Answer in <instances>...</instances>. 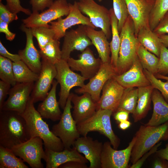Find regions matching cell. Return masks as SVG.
Here are the masks:
<instances>
[{
  "label": "cell",
  "instance_id": "obj_46",
  "mask_svg": "<svg viewBox=\"0 0 168 168\" xmlns=\"http://www.w3.org/2000/svg\"><path fill=\"white\" fill-rule=\"evenodd\" d=\"M53 0H30L33 12L42 11L47 7H49L53 4Z\"/></svg>",
  "mask_w": 168,
  "mask_h": 168
},
{
  "label": "cell",
  "instance_id": "obj_56",
  "mask_svg": "<svg viewBox=\"0 0 168 168\" xmlns=\"http://www.w3.org/2000/svg\"><path fill=\"white\" fill-rule=\"evenodd\" d=\"M155 76L156 78L159 79H162L168 81V77L157 73Z\"/></svg>",
  "mask_w": 168,
  "mask_h": 168
},
{
  "label": "cell",
  "instance_id": "obj_31",
  "mask_svg": "<svg viewBox=\"0 0 168 168\" xmlns=\"http://www.w3.org/2000/svg\"><path fill=\"white\" fill-rule=\"evenodd\" d=\"M137 54L143 69L154 75L157 73L159 58L147 50L139 42Z\"/></svg>",
  "mask_w": 168,
  "mask_h": 168
},
{
  "label": "cell",
  "instance_id": "obj_47",
  "mask_svg": "<svg viewBox=\"0 0 168 168\" xmlns=\"http://www.w3.org/2000/svg\"><path fill=\"white\" fill-rule=\"evenodd\" d=\"M12 86L5 82L0 81V111L2 110L7 95Z\"/></svg>",
  "mask_w": 168,
  "mask_h": 168
},
{
  "label": "cell",
  "instance_id": "obj_27",
  "mask_svg": "<svg viewBox=\"0 0 168 168\" xmlns=\"http://www.w3.org/2000/svg\"><path fill=\"white\" fill-rule=\"evenodd\" d=\"M86 31L88 36L96 47L99 58L103 63L110 62L111 51L110 43L104 32L101 30L97 31L87 26H86Z\"/></svg>",
  "mask_w": 168,
  "mask_h": 168
},
{
  "label": "cell",
  "instance_id": "obj_4",
  "mask_svg": "<svg viewBox=\"0 0 168 168\" xmlns=\"http://www.w3.org/2000/svg\"><path fill=\"white\" fill-rule=\"evenodd\" d=\"M120 44L117 66L116 75L122 74L132 66L137 57L139 42L135 34L133 21L129 15L120 33Z\"/></svg>",
  "mask_w": 168,
  "mask_h": 168
},
{
  "label": "cell",
  "instance_id": "obj_26",
  "mask_svg": "<svg viewBox=\"0 0 168 168\" xmlns=\"http://www.w3.org/2000/svg\"><path fill=\"white\" fill-rule=\"evenodd\" d=\"M152 101L153 104V111L151 117L147 125L156 126L168 121V103L165 100L161 92L157 89H153Z\"/></svg>",
  "mask_w": 168,
  "mask_h": 168
},
{
  "label": "cell",
  "instance_id": "obj_15",
  "mask_svg": "<svg viewBox=\"0 0 168 168\" xmlns=\"http://www.w3.org/2000/svg\"><path fill=\"white\" fill-rule=\"evenodd\" d=\"M42 68L38 78L34 83L30 95L34 103L43 101L46 97L52 86L57 74L55 65L41 59Z\"/></svg>",
  "mask_w": 168,
  "mask_h": 168
},
{
  "label": "cell",
  "instance_id": "obj_21",
  "mask_svg": "<svg viewBox=\"0 0 168 168\" xmlns=\"http://www.w3.org/2000/svg\"><path fill=\"white\" fill-rule=\"evenodd\" d=\"M113 78L125 88H138L151 85L138 56L129 69L122 74L114 76Z\"/></svg>",
  "mask_w": 168,
  "mask_h": 168
},
{
  "label": "cell",
  "instance_id": "obj_19",
  "mask_svg": "<svg viewBox=\"0 0 168 168\" xmlns=\"http://www.w3.org/2000/svg\"><path fill=\"white\" fill-rule=\"evenodd\" d=\"M129 15L134 23L136 36L143 27H150L149 18L152 0H125Z\"/></svg>",
  "mask_w": 168,
  "mask_h": 168
},
{
  "label": "cell",
  "instance_id": "obj_17",
  "mask_svg": "<svg viewBox=\"0 0 168 168\" xmlns=\"http://www.w3.org/2000/svg\"><path fill=\"white\" fill-rule=\"evenodd\" d=\"M67 61L72 71H79L86 80H89L94 76L103 63L99 58L95 57L89 47L81 52L78 59H75L70 57Z\"/></svg>",
  "mask_w": 168,
  "mask_h": 168
},
{
  "label": "cell",
  "instance_id": "obj_30",
  "mask_svg": "<svg viewBox=\"0 0 168 168\" xmlns=\"http://www.w3.org/2000/svg\"><path fill=\"white\" fill-rule=\"evenodd\" d=\"M111 17L112 40L110 43L111 51L110 63L116 70L119 57L120 46V33L118 28V20L116 17L113 8L109 10Z\"/></svg>",
  "mask_w": 168,
  "mask_h": 168
},
{
  "label": "cell",
  "instance_id": "obj_20",
  "mask_svg": "<svg viewBox=\"0 0 168 168\" xmlns=\"http://www.w3.org/2000/svg\"><path fill=\"white\" fill-rule=\"evenodd\" d=\"M103 146L101 142L86 136L79 138L72 147L84 155L90 162L89 168H101L100 156Z\"/></svg>",
  "mask_w": 168,
  "mask_h": 168
},
{
  "label": "cell",
  "instance_id": "obj_55",
  "mask_svg": "<svg viewBox=\"0 0 168 168\" xmlns=\"http://www.w3.org/2000/svg\"><path fill=\"white\" fill-rule=\"evenodd\" d=\"M161 42L166 47H168V35L164 34L158 36Z\"/></svg>",
  "mask_w": 168,
  "mask_h": 168
},
{
  "label": "cell",
  "instance_id": "obj_7",
  "mask_svg": "<svg viewBox=\"0 0 168 168\" xmlns=\"http://www.w3.org/2000/svg\"><path fill=\"white\" fill-rule=\"evenodd\" d=\"M55 65L57 70L55 79L60 85L58 102L60 106L63 110L70 90L75 86L82 87L86 80L81 75L73 72L67 60L62 59Z\"/></svg>",
  "mask_w": 168,
  "mask_h": 168
},
{
  "label": "cell",
  "instance_id": "obj_57",
  "mask_svg": "<svg viewBox=\"0 0 168 168\" xmlns=\"http://www.w3.org/2000/svg\"><path fill=\"white\" fill-rule=\"evenodd\" d=\"M99 1V2H101L102 1V0H97Z\"/></svg>",
  "mask_w": 168,
  "mask_h": 168
},
{
  "label": "cell",
  "instance_id": "obj_41",
  "mask_svg": "<svg viewBox=\"0 0 168 168\" xmlns=\"http://www.w3.org/2000/svg\"><path fill=\"white\" fill-rule=\"evenodd\" d=\"M157 73L166 76L168 74V49L161 43Z\"/></svg>",
  "mask_w": 168,
  "mask_h": 168
},
{
  "label": "cell",
  "instance_id": "obj_51",
  "mask_svg": "<svg viewBox=\"0 0 168 168\" xmlns=\"http://www.w3.org/2000/svg\"><path fill=\"white\" fill-rule=\"evenodd\" d=\"M129 114L127 111L120 110L117 111L113 114L114 119L117 122L120 123L128 120Z\"/></svg>",
  "mask_w": 168,
  "mask_h": 168
},
{
  "label": "cell",
  "instance_id": "obj_35",
  "mask_svg": "<svg viewBox=\"0 0 168 168\" xmlns=\"http://www.w3.org/2000/svg\"><path fill=\"white\" fill-rule=\"evenodd\" d=\"M138 94V88H125L116 111L125 110L133 114L137 105Z\"/></svg>",
  "mask_w": 168,
  "mask_h": 168
},
{
  "label": "cell",
  "instance_id": "obj_43",
  "mask_svg": "<svg viewBox=\"0 0 168 168\" xmlns=\"http://www.w3.org/2000/svg\"><path fill=\"white\" fill-rule=\"evenodd\" d=\"M6 0L7 2L6 6L13 13L17 14L22 12L29 16L32 13L30 10L25 8L21 6L20 0Z\"/></svg>",
  "mask_w": 168,
  "mask_h": 168
},
{
  "label": "cell",
  "instance_id": "obj_39",
  "mask_svg": "<svg viewBox=\"0 0 168 168\" xmlns=\"http://www.w3.org/2000/svg\"><path fill=\"white\" fill-rule=\"evenodd\" d=\"M113 9L118 21L119 33L129 15L125 0H113Z\"/></svg>",
  "mask_w": 168,
  "mask_h": 168
},
{
  "label": "cell",
  "instance_id": "obj_29",
  "mask_svg": "<svg viewBox=\"0 0 168 168\" xmlns=\"http://www.w3.org/2000/svg\"><path fill=\"white\" fill-rule=\"evenodd\" d=\"M139 42L147 50L159 58L161 45L158 36L150 27H143L136 35Z\"/></svg>",
  "mask_w": 168,
  "mask_h": 168
},
{
  "label": "cell",
  "instance_id": "obj_22",
  "mask_svg": "<svg viewBox=\"0 0 168 168\" xmlns=\"http://www.w3.org/2000/svg\"><path fill=\"white\" fill-rule=\"evenodd\" d=\"M21 29L26 34V43L25 48L19 50L18 54L21 60L31 70L39 74L42 68L41 58L39 51L34 45L33 36L31 29L25 26L23 24L21 26Z\"/></svg>",
  "mask_w": 168,
  "mask_h": 168
},
{
  "label": "cell",
  "instance_id": "obj_3",
  "mask_svg": "<svg viewBox=\"0 0 168 168\" xmlns=\"http://www.w3.org/2000/svg\"><path fill=\"white\" fill-rule=\"evenodd\" d=\"M134 136L130 159L132 164L161 141L168 140V121L156 126L141 125Z\"/></svg>",
  "mask_w": 168,
  "mask_h": 168
},
{
  "label": "cell",
  "instance_id": "obj_24",
  "mask_svg": "<svg viewBox=\"0 0 168 168\" xmlns=\"http://www.w3.org/2000/svg\"><path fill=\"white\" fill-rule=\"evenodd\" d=\"M44 151L45 157L44 160L46 163V168H58L61 165L70 161L85 163L88 161L73 147L70 149H64L60 152L47 149Z\"/></svg>",
  "mask_w": 168,
  "mask_h": 168
},
{
  "label": "cell",
  "instance_id": "obj_8",
  "mask_svg": "<svg viewBox=\"0 0 168 168\" xmlns=\"http://www.w3.org/2000/svg\"><path fill=\"white\" fill-rule=\"evenodd\" d=\"M69 11V3L66 0H56L46 10L40 13L33 12L29 16L23 19L22 21L24 25L28 28L50 27L49 23L63 16H67Z\"/></svg>",
  "mask_w": 168,
  "mask_h": 168
},
{
  "label": "cell",
  "instance_id": "obj_11",
  "mask_svg": "<svg viewBox=\"0 0 168 168\" xmlns=\"http://www.w3.org/2000/svg\"><path fill=\"white\" fill-rule=\"evenodd\" d=\"M136 141L133 137L125 149L118 150L112 147L110 142L103 144L100 156L101 168H128L131 153Z\"/></svg>",
  "mask_w": 168,
  "mask_h": 168
},
{
  "label": "cell",
  "instance_id": "obj_42",
  "mask_svg": "<svg viewBox=\"0 0 168 168\" xmlns=\"http://www.w3.org/2000/svg\"><path fill=\"white\" fill-rule=\"evenodd\" d=\"M18 19L17 14L11 12L6 5H4L1 0L0 2V20L9 24Z\"/></svg>",
  "mask_w": 168,
  "mask_h": 168
},
{
  "label": "cell",
  "instance_id": "obj_25",
  "mask_svg": "<svg viewBox=\"0 0 168 168\" xmlns=\"http://www.w3.org/2000/svg\"><path fill=\"white\" fill-rule=\"evenodd\" d=\"M58 83L57 81L54 80L48 94L42 102L39 103L37 109L43 119H49L53 121L59 120L62 114L56 98Z\"/></svg>",
  "mask_w": 168,
  "mask_h": 168
},
{
  "label": "cell",
  "instance_id": "obj_16",
  "mask_svg": "<svg viewBox=\"0 0 168 168\" xmlns=\"http://www.w3.org/2000/svg\"><path fill=\"white\" fill-rule=\"evenodd\" d=\"M86 26L81 25L75 29L66 32L61 49L62 59L67 61L73 50L82 52L92 44L87 36Z\"/></svg>",
  "mask_w": 168,
  "mask_h": 168
},
{
  "label": "cell",
  "instance_id": "obj_1",
  "mask_svg": "<svg viewBox=\"0 0 168 168\" xmlns=\"http://www.w3.org/2000/svg\"><path fill=\"white\" fill-rule=\"evenodd\" d=\"M30 138L26 121L21 114L0 111V145L11 149Z\"/></svg>",
  "mask_w": 168,
  "mask_h": 168
},
{
  "label": "cell",
  "instance_id": "obj_23",
  "mask_svg": "<svg viewBox=\"0 0 168 168\" xmlns=\"http://www.w3.org/2000/svg\"><path fill=\"white\" fill-rule=\"evenodd\" d=\"M71 101L73 105L72 115L77 124L90 118L96 111L97 102L88 93L81 96L73 93Z\"/></svg>",
  "mask_w": 168,
  "mask_h": 168
},
{
  "label": "cell",
  "instance_id": "obj_36",
  "mask_svg": "<svg viewBox=\"0 0 168 168\" xmlns=\"http://www.w3.org/2000/svg\"><path fill=\"white\" fill-rule=\"evenodd\" d=\"M152 6L149 18V25L153 31L168 11V0H152Z\"/></svg>",
  "mask_w": 168,
  "mask_h": 168
},
{
  "label": "cell",
  "instance_id": "obj_53",
  "mask_svg": "<svg viewBox=\"0 0 168 168\" xmlns=\"http://www.w3.org/2000/svg\"><path fill=\"white\" fill-rule=\"evenodd\" d=\"M155 153L156 156L168 161V143L166 144L165 148L158 150Z\"/></svg>",
  "mask_w": 168,
  "mask_h": 168
},
{
  "label": "cell",
  "instance_id": "obj_14",
  "mask_svg": "<svg viewBox=\"0 0 168 168\" xmlns=\"http://www.w3.org/2000/svg\"><path fill=\"white\" fill-rule=\"evenodd\" d=\"M34 84V82L17 83L12 86L1 111L12 110L22 113L30 97Z\"/></svg>",
  "mask_w": 168,
  "mask_h": 168
},
{
  "label": "cell",
  "instance_id": "obj_44",
  "mask_svg": "<svg viewBox=\"0 0 168 168\" xmlns=\"http://www.w3.org/2000/svg\"><path fill=\"white\" fill-rule=\"evenodd\" d=\"M153 31L158 36L168 34V11Z\"/></svg>",
  "mask_w": 168,
  "mask_h": 168
},
{
  "label": "cell",
  "instance_id": "obj_32",
  "mask_svg": "<svg viewBox=\"0 0 168 168\" xmlns=\"http://www.w3.org/2000/svg\"><path fill=\"white\" fill-rule=\"evenodd\" d=\"M13 69L15 79L17 83L35 82L39 74L31 70L21 60L13 62Z\"/></svg>",
  "mask_w": 168,
  "mask_h": 168
},
{
  "label": "cell",
  "instance_id": "obj_6",
  "mask_svg": "<svg viewBox=\"0 0 168 168\" xmlns=\"http://www.w3.org/2000/svg\"><path fill=\"white\" fill-rule=\"evenodd\" d=\"M73 93H70L58 123L52 127V131L61 140L64 149H70L80 134L77 128V124L71 112L73 106L71 99Z\"/></svg>",
  "mask_w": 168,
  "mask_h": 168
},
{
  "label": "cell",
  "instance_id": "obj_49",
  "mask_svg": "<svg viewBox=\"0 0 168 168\" xmlns=\"http://www.w3.org/2000/svg\"><path fill=\"white\" fill-rule=\"evenodd\" d=\"M8 24L0 20V32L5 35L6 39L10 41L13 40L16 36V34L11 32L8 28Z\"/></svg>",
  "mask_w": 168,
  "mask_h": 168
},
{
  "label": "cell",
  "instance_id": "obj_54",
  "mask_svg": "<svg viewBox=\"0 0 168 168\" xmlns=\"http://www.w3.org/2000/svg\"><path fill=\"white\" fill-rule=\"evenodd\" d=\"M131 125V123L128 120L119 123L118 125L119 128L122 130H125L128 128Z\"/></svg>",
  "mask_w": 168,
  "mask_h": 168
},
{
  "label": "cell",
  "instance_id": "obj_37",
  "mask_svg": "<svg viewBox=\"0 0 168 168\" xmlns=\"http://www.w3.org/2000/svg\"><path fill=\"white\" fill-rule=\"evenodd\" d=\"M30 29L33 35L36 39L40 49L54 39V31L50 27L38 26Z\"/></svg>",
  "mask_w": 168,
  "mask_h": 168
},
{
  "label": "cell",
  "instance_id": "obj_13",
  "mask_svg": "<svg viewBox=\"0 0 168 168\" xmlns=\"http://www.w3.org/2000/svg\"><path fill=\"white\" fill-rule=\"evenodd\" d=\"M116 75L115 69L110 62L102 63L96 74L82 87L75 90L78 94L88 93L97 102L100 99L102 89L106 82Z\"/></svg>",
  "mask_w": 168,
  "mask_h": 168
},
{
  "label": "cell",
  "instance_id": "obj_12",
  "mask_svg": "<svg viewBox=\"0 0 168 168\" xmlns=\"http://www.w3.org/2000/svg\"><path fill=\"white\" fill-rule=\"evenodd\" d=\"M69 13L65 18L60 17L57 21L50 22V27L55 33L54 39L59 40L64 37L68 29L75 25H82L96 28L89 18L81 12L77 1H75L73 4L69 3Z\"/></svg>",
  "mask_w": 168,
  "mask_h": 168
},
{
  "label": "cell",
  "instance_id": "obj_48",
  "mask_svg": "<svg viewBox=\"0 0 168 168\" xmlns=\"http://www.w3.org/2000/svg\"><path fill=\"white\" fill-rule=\"evenodd\" d=\"M0 55L8 58L13 62H16L21 60V58L18 54H14L10 53L0 41Z\"/></svg>",
  "mask_w": 168,
  "mask_h": 168
},
{
  "label": "cell",
  "instance_id": "obj_34",
  "mask_svg": "<svg viewBox=\"0 0 168 168\" xmlns=\"http://www.w3.org/2000/svg\"><path fill=\"white\" fill-rule=\"evenodd\" d=\"M17 156L11 149L0 145V168H28L24 161Z\"/></svg>",
  "mask_w": 168,
  "mask_h": 168
},
{
  "label": "cell",
  "instance_id": "obj_45",
  "mask_svg": "<svg viewBox=\"0 0 168 168\" xmlns=\"http://www.w3.org/2000/svg\"><path fill=\"white\" fill-rule=\"evenodd\" d=\"M162 142L158 143L149 151L144 154L135 163L129 167L130 168H140L143 165L144 163L149 156L152 154L155 153L158 150V147L162 144Z\"/></svg>",
  "mask_w": 168,
  "mask_h": 168
},
{
  "label": "cell",
  "instance_id": "obj_52",
  "mask_svg": "<svg viewBox=\"0 0 168 168\" xmlns=\"http://www.w3.org/2000/svg\"><path fill=\"white\" fill-rule=\"evenodd\" d=\"M152 167L154 168H168V161L156 156V158L153 163Z\"/></svg>",
  "mask_w": 168,
  "mask_h": 168
},
{
  "label": "cell",
  "instance_id": "obj_5",
  "mask_svg": "<svg viewBox=\"0 0 168 168\" xmlns=\"http://www.w3.org/2000/svg\"><path fill=\"white\" fill-rule=\"evenodd\" d=\"M113 112L107 109H99L90 118L77 124L80 135L87 136L91 132L96 131L107 138L112 147L117 149L120 143L119 138L114 133L111 125L110 117Z\"/></svg>",
  "mask_w": 168,
  "mask_h": 168
},
{
  "label": "cell",
  "instance_id": "obj_50",
  "mask_svg": "<svg viewBox=\"0 0 168 168\" xmlns=\"http://www.w3.org/2000/svg\"><path fill=\"white\" fill-rule=\"evenodd\" d=\"M59 168H87L86 163L72 161L64 163L60 166Z\"/></svg>",
  "mask_w": 168,
  "mask_h": 168
},
{
  "label": "cell",
  "instance_id": "obj_2",
  "mask_svg": "<svg viewBox=\"0 0 168 168\" xmlns=\"http://www.w3.org/2000/svg\"><path fill=\"white\" fill-rule=\"evenodd\" d=\"M34 103L30 96L25 110L21 114L26 121L30 138H40L45 149L63 151L64 147L61 140L50 130L48 124L35 109Z\"/></svg>",
  "mask_w": 168,
  "mask_h": 168
},
{
  "label": "cell",
  "instance_id": "obj_33",
  "mask_svg": "<svg viewBox=\"0 0 168 168\" xmlns=\"http://www.w3.org/2000/svg\"><path fill=\"white\" fill-rule=\"evenodd\" d=\"M59 40L54 39L42 49L39 53L41 59L55 65L62 59L61 50Z\"/></svg>",
  "mask_w": 168,
  "mask_h": 168
},
{
  "label": "cell",
  "instance_id": "obj_18",
  "mask_svg": "<svg viewBox=\"0 0 168 168\" xmlns=\"http://www.w3.org/2000/svg\"><path fill=\"white\" fill-rule=\"evenodd\" d=\"M125 88L113 77L109 79L102 89V94L97 102L96 110L107 109L116 112Z\"/></svg>",
  "mask_w": 168,
  "mask_h": 168
},
{
  "label": "cell",
  "instance_id": "obj_10",
  "mask_svg": "<svg viewBox=\"0 0 168 168\" xmlns=\"http://www.w3.org/2000/svg\"><path fill=\"white\" fill-rule=\"evenodd\" d=\"M44 143L40 137L31 138L26 142L13 147L11 149L14 153L27 163L32 168L44 167L41 160L45 158Z\"/></svg>",
  "mask_w": 168,
  "mask_h": 168
},
{
  "label": "cell",
  "instance_id": "obj_38",
  "mask_svg": "<svg viewBox=\"0 0 168 168\" xmlns=\"http://www.w3.org/2000/svg\"><path fill=\"white\" fill-rule=\"evenodd\" d=\"M12 63L9 59L0 55V78L12 86L17 83L14 77Z\"/></svg>",
  "mask_w": 168,
  "mask_h": 168
},
{
  "label": "cell",
  "instance_id": "obj_40",
  "mask_svg": "<svg viewBox=\"0 0 168 168\" xmlns=\"http://www.w3.org/2000/svg\"><path fill=\"white\" fill-rule=\"evenodd\" d=\"M144 72L154 89L158 90L161 93L165 100L168 103V81L163 82L157 78L152 73L143 69Z\"/></svg>",
  "mask_w": 168,
  "mask_h": 168
},
{
  "label": "cell",
  "instance_id": "obj_9",
  "mask_svg": "<svg viewBox=\"0 0 168 168\" xmlns=\"http://www.w3.org/2000/svg\"><path fill=\"white\" fill-rule=\"evenodd\" d=\"M77 2L81 12L87 16L94 26L100 28L107 39H110L111 31L109 10L94 0H78Z\"/></svg>",
  "mask_w": 168,
  "mask_h": 168
},
{
  "label": "cell",
  "instance_id": "obj_28",
  "mask_svg": "<svg viewBox=\"0 0 168 168\" xmlns=\"http://www.w3.org/2000/svg\"><path fill=\"white\" fill-rule=\"evenodd\" d=\"M137 104L132 114L134 122H137L145 118L151 109L152 96L154 88L151 85L138 88Z\"/></svg>",
  "mask_w": 168,
  "mask_h": 168
}]
</instances>
